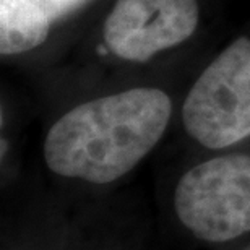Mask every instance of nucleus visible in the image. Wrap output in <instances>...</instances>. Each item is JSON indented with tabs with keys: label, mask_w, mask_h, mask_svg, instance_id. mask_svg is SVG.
<instances>
[{
	"label": "nucleus",
	"mask_w": 250,
	"mask_h": 250,
	"mask_svg": "<svg viewBox=\"0 0 250 250\" xmlns=\"http://www.w3.org/2000/svg\"><path fill=\"white\" fill-rule=\"evenodd\" d=\"M171 114V99L158 88H132L82 103L47 132L44 159L59 176L114 182L156 146Z\"/></svg>",
	"instance_id": "obj_1"
},
{
	"label": "nucleus",
	"mask_w": 250,
	"mask_h": 250,
	"mask_svg": "<svg viewBox=\"0 0 250 250\" xmlns=\"http://www.w3.org/2000/svg\"><path fill=\"white\" fill-rule=\"evenodd\" d=\"M187 133L209 149L250 137V39L239 38L203 70L186 98Z\"/></svg>",
	"instance_id": "obj_2"
},
{
	"label": "nucleus",
	"mask_w": 250,
	"mask_h": 250,
	"mask_svg": "<svg viewBox=\"0 0 250 250\" xmlns=\"http://www.w3.org/2000/svg\"><path fill=\"white\" fill-rule=\"evenodd\" d=\"M182 224L208 242L232 241L250 231V156L228 154L187 171L174 193Z\"/></svg>",
	"instance_id": "obj_3"
},
{
	"label": "nucleus",
	"mask_w": 250,
	"mask_h": 250,
	"mask_svg": "<svg viewBox=\"0 0 250 250\" xmlns=\"http://www.w3.org/2000/svg\"><path fill=\"white\" fill-rule=\"evenodd\" d=\"M200 21L197 0H116L104 23L114 56L146 62L192 36Z\"/></svg>",
	"instance_id": "obj_4"
},
{
	"label": "nucleus",
	"mask_w": 250,
	"mask_h": 250,
	"mask_svg": "<svg viewBox=\"0 0 250 250\" xmlns=\"http://www.w3.org/2000/svg\"><path fill=\"white\" fill-rule=\"evenodd\" d=\"M51 20L33 0H0V52L17 56L41 46Z\"/></svg>",
	"instance_id": "obj_5"
},
{
	"label": "nucleus",
	"mask_w": 250,
	"mask_h": 250,
	"mask_svg": "<svg viewBox=\"0 0 250 250\" xmlns=\"http://www.w3.org/2000/svg\"><path fill=\"white\" fill-rule=\"evenodd\" d=\"M33 2L47 15L51 21H56V20L63 18L65 15L82 7L88 0H33Z\"/></svg>",
	"instance_id": "obj_6"
}]
</instances>
